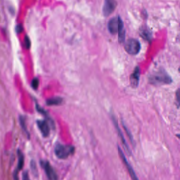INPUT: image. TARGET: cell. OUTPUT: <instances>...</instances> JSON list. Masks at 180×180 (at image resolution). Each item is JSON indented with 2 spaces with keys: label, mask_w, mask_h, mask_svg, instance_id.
I'll return each mask as SVG.
<instances>
[{
  "label": "cell",
  "mask_w": 180,
  "mask_h": 180,
  "mask_svg": "<svg viewBox=\"0 0 180 180\" xmlns=\"http://www.w3.org/2000/svg\"><path fill=\"white\" fill-rule=\"evenodd\" d=\"M112 120H113V123H114V124L115 127L116 128L117 131L118 132L119 136L120 137V139H121L122 143L124 145V147H125L126 150V151H127V152H128L129 153H131V151H130V148H129V147H128V145L127 143L126 142V139H125V138H124L123 134L122 133V131H121L120 128L119 127L118 122L117 121L116 119L114 117V116H112Z\"/></svg>",
  "instance_id": "cell-10"
},
{
  "label": "cell",
  "mask_w": 180,
  "mask_h": 180,
  "mask_svg": "<svg viewBox=\"0 0 180 180\" xmlns=\"http://www.w3.org/2000/svg\"><path fill=\"white\" fill-rule=\"evenodd\" d=\"M149 81L152 84H170L172 79L164 70H161L151 76Z\"/></svg>",
  "instance_id": "cell-1"
},
{
  "label": "cell",
  "mask_w": 180,
  "mask_h": 180,
  "mask_svg": "<svg viewBox=\"0 0 180 180\" xmlns=\"http://www.w3.org/2000/svg\"><path fill=\"white\" fill-rule=\"evenodd\" d=\"M18 172L19 171H17V170H15V172L14 173V180H19V178H18Z\"/></svg>",
  "instance_id": "cell-23"
},
{
  "label": "cell",
  "mask_w": 180,
  "mask_h": 180,
  "mask_svg": "<svg viewBox=\"0 0 180 180\" xmlns=\"http://www.w3.org/2000/svg\"><path fill=\"white\" fill-rule=\"evenodd\" d=\"M39 80L38 78H34L31 82V86L32 88H33L34 89H37L39 87Z\"/></svg>",
  "instance_id": "cell-17"
},
{
  "label": "cell",
  "mask_w": 180,
  "mask_h": 180,
  "mask_svg": "<svg viewBox=\"0 0 180 180\" xmlns=\"http://www.w3.org/2000/svg\"><path fill=\"white\" fill-rule=\"evenodd\" d=\"M18 163L17 167V171H20L23 169L24 163H25V158L22 153L20 150L18 151Z\"/></svg>",
  "instance_id": "cell-13"
},
{
  "label": "cell",
  "mask_w": 180,
  "mask_h": 180,
  "mask_svg": "<svg viewBox=\"0 0 180 180\" xmlns=\"http://www.w3.org/2000/svg\"><path fill=\"white\" fill-rule=\"evenodd\" d=\"M123 127H124V129H125V131L126 133H127V135L128 136V137L130 138V140L131 141V142L132 143H133V136H132L131 133H130V131L128 130L127 127H126V126H125V125H124V124H123Z\"/></svg>",
  "instance_id": "cell-19"
},
{
  "label": "cell",
  "mask_w": 180,
  "mask_h": 180,
  "mask_svg": "<svg viewBox=\"0 0 180 180\" xmlns=\"http://www.w3.org/2000/svg\"><path fill=\"white\" fill-rule=\"evenodd\" d=\"M124 49L130 55H137L141 50V43L138 40L134 38H130L125 42Z\"/></svg>",
  "instance_id": "cell-3"
},
{
  "label": "cell",
  "mask_w": 180,
  "mask_h": 180,
  "mask_svg": "<svg viewBox=\"0 0 180 180\" xmlns=\"http://www.w3.org/2000/svg\"><path fill=\"white\" fill-rule=\"evenodd\" d=\"M121 20L122 18L119 15L113 17L112 19H110V20L108 23L107 26L111 33L115 34L117 33V32H118L119 23Z\"/></svg>",
  "instance_id": "cell-6"
},
{
  "label": "cell",
  "mask_w": 180,
  "mask_h": 180,
  "mask_svg": "<svg viewBox=\"0 0 180 180\" xmlns=\"http://www.w3.org/2000/svg\"><path fill=\"white\" fill-rule=\"evenodd\" d=\"M20 124H21V127L22 128L23 130L26 132V133L28 134V131H27V128H26V125H25V118L24 117L22 116H20Z\"/></svg>",
  "instance_id": "cell-16"
},
{
  "label": "cell",
  "mask_w": 180,
  "mask_h": 180,
  "mask_svg": "<svg viewBox=\"0 0 180 180\" xmlns=\"http://www.w3.org/2000/svg\"><path fill=\"white\" fill-rule=\"evenodd\" d=\"M62 101H63V99L62 98L60 97H56L51 98L47 100L46 103L49 106L58 105L62 103Z\"/></svg>",
  "instance_id": "cell-14"
},
{
  "label": "cell",
  "mask_w": 180,
  "mask_h": 180,
  "mask_svg": "<svg viewBox=\"0 0 180 180\" xmlns=\"http://www.w3.org/2000/svg\"><path fill=\"white\" fill-rule=\"evenodd\" d=\"M40 164L42 167L45 171V174L47 175V178L49 180H57L58 176L54 169H53L52 166L49 163V162L47 161H41L40 162Z\"/></svg>",
  "instance_id": "cell-4"
},
{
  "label": "cell",
  "mask_w": 180,
  "mask_h": 180,
  "mask_svg": "<svg viewBox=\"0 0 180 180\" xmlns=\"http://www.w3.org/2000/svg\"><path fill=\"white\" fill-rule=\"evenodd\" d=\"M38 128L44 137H48L50 134V127L45 120H38L37 122Z\"/></svg>",
  "instance_id": "cell-9"
},
{
  "label": "cell",
  "mask_w": 180,
  "mask_h": 180,
  "mask_svg": "<svg viewBox=\"0 0 180 180\" xmlns=\"http://www.w3.org/2000/svg\"><path fill=\"white\" fill-rule=\"evenodd\" d=\"M118 153H119V155L120 156V158H122L123 161L124 162V164L126 166V167L127 169L128 172L129 173L130 176H131L132 180H139V178L136 176V174H135V172L134 171L133 167L131 165V164L128 163V162L125 156L124 155V153L119 147H118Z\"/></svg>",
  "instance_id": "cell-7"
},
{
  "label": "cell",
  "mask_w": 180,
  "mask_h": 180,
  "mask_svg": "<svg viewBox=\"0 0 180 180\" xmlns=\"http://www.w3.org/2000/svg\"><path fill=\"white\" fill-rule=\"evenodd\" d=\"M117 6V3L116 1L114 0H106L104 3L102 9L103 15L105 17L111 15V14L114 11Z\"/></svg>",
  "instance_id": "cell-5"
},
{
  "label": "cell",
  "mask_w": 180,
  "mask_h": 180,
  "mask_svg": "<svg viewBox=\"0 0 180 180\" xmlns=\"http://www.w3.org/2000/svg\"><path fill=\"white\" fill-rule=\"evenodd\" d=\"M139 35L142 37L144 39L150 41L152 38V33L150 29L146 25H143L139 29Z\"/></svg>",
  "instance_id": "cell-11"
},
{
  "label": "cell",
  "mask_w": 180,
  "mask_h": 180,
  "mask_svg": "<svg viewBox=\"0 0 180 180\" xmlns=\"http://www.w3.org/2000/svg\"><path fill=\"white\" fill-rule=\"evenodd\" d=\"M23 29L22 25H17V26H16V28H15L16 32L18 33H20L22 32Z\"/></svg>",
  "instance_id": "cell-22"
},
{
  "label": "cell",
  "mask_w": 180,
  "mask_h": 180,
  "mask_svg": "<svg viewBox=\"0 0 180 180\" xmlns=\"http://www.w3.org/2000/svg\"><path fill=\"white\" fill-rule=\"evenodd\" d=\"M22 180H30L28 172L27 171H25L23 173Z\"/></svg>",
  "instance_id": "cell-21"
},
{
  "label": "cell",
  "mask_w": 180,
  "mask_h": 180,
  "mask_svg": "<svg viewBox=\"0 0 180 180\" xmlns=\"http://www.w3.org/2000/svg\"><path fill=\"white\" fill-rule=\"evenodd\" d=\"M126 31L124 28V22L121 20L119 23V26L118 31V41L119 43H123L125 39Z\"/></svg>",
  "instance_id": "cell-12"
},
{
  "label": "cell",
  "mask_w": 180,
  "mask_h": 180,
  "mask_svg": "<svg viewBox=\"0 0 180 180\" xmlns=\"http://www.w3.org/2000/svg\"><path fill=\"white\" fill-rule=\"evenodd\" d=\"M36 108L37 109L38 112H39L40 113H41L42 114L47 117L48 118H49L48 115V113H47V112H46L45 109H43V108H42V107H40L39 105L37 104V105H36Z\"/></svg>",
  "instance_id": "cell-18"
},
{
  "label": "cell",
  "mask_w": 180,
  "mask_h": 180,
  "mask_svg": "<svg viewBox=\"0 0 180 180\" xmlns=\"http://www.w3.org/2000/svg\"><path fill=\"white\" fill-rule=\"evenodd\" d=\"M75 147L71 145L58 144L55 147V153L57 158L59 159H66L74 153Z\"/></svg>",
  "instance_id": "cell-2"
},
{
  "label": "cell",
  "mask_w": 180,
  "mask_h": 180,
  "mask_svg": "<svg viewBox=\"0 0 180 180\" xmlns=\"http://www.w3.org/2000/svg\"><path fill=\"white\" fill-rule=\"evenodd\" d=\"M139 76H140V70L139 66L135 68L133 72L130 76V84L133 88H137L139 84Z\"/></svg>",
  "instance_id": "cell-8"
},
{
  "label": "cell",
  "mask_w": 180,
  "mask_h": 180,
  "mask_svg": "<svg viewBox=\"0 0 180 180\" xmlns=\"http://www.w3.org/2000/svg\"><path fill=\"white\" fill-rule=\"evenodd\" d=\"M31 165V171L34 175L35 176H37L38 175V171H37V165H36L35 162L32 161L30 163Z\"/></svg>",
  "instance_id": "cell-15"
},
{
  "label": "cell",
  "mask_w": 180,
  "mask_h": 180,
  "mask_svg": "<svg viewBox=\"0 0 180 180\" xmlns=\"http://www.w3.org/2000/svg\"><path fill=\"white\" fill-rule=\"evenodd\" d=\"M25 46L26 48L27 49H29L30 45H31V42H30V40L28 36H25Z\"/></svg>",
  "instance_id": "cell-20"
}]
</instances>
